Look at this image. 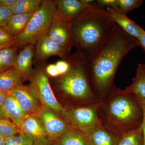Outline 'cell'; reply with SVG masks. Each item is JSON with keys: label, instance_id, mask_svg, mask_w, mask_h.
Segmentation results:
<instances>
[{"label": "cell", "instance_id": "obj_1", "mask_svg": "<svg viewBox=\"0 0 145 145\" xmlns=\"http://www.w3.org/2000/svg\"><path fill=\"white\" fill-rule=\"evenodd\" d=\"M139 46L136 39L118 26L110 39L89 62V75L91 85L99 100L106 98L114 86V76L125 56Z\"/></svg>", "mask_w": 145, "mask_h": 145}, {"label": "cell", "instance_id": "obj_2", "mask_svg": "<svg viewBox=\"0 0 145 145\" xmlns=\"http://www.w3.org/2000/svg\"><path fill=\"white\" fill-rule=\"evenodd\" d=\"M73 44L90 62L116 31L118 25L106 9L96 3L69 22Z\"/></svg>", "mask_w": 145, "mask_h": 145}, {"label": "cell", "instance_id": "obj_3", "mask_svg": "<svg viewBox=\"0 0 145 145\" xmlns=\"http://www.w3.org/2000/svg\"><path fill=\"white\" fill-rule=\"evenodd\" d=\"M99 114L101 124L120 137L140 127L143 117L142 109L135 97L115 86L100 100Z\"/></svg>", "mask_w": 145, "mask_h": 145}, {"label": "cell", "instance_id": "obj_4", "mask_svg": "<svg viewBox=\"0 0 145 145\" xmlns=\"http://www.w3.org/2000/svg\"><path fill=\"white\" fill-rule=\"evenodd\" d=\"M66 60L70 67L67 72L58 77L57 87L60 91L67 97L81 101L85 106L99 102L100 100L91 85L88 60L78 50Z\"/></svg>", "mask_w": 145, "mask_h": 145}, {"label": "cell", "instance_id": "obj_5", "mask_svg": "<svg viewBox=\"0 0 145 145\" xmlns=\"http://www.w3.org/2000/svg\"><path fill=\"white\" fill-rule=\"evenodd\" d=\"M55 12L54 1H42L23 32L15 39L10 46L18 50L29 45L35 46L40 39L48 33Z\"/></svg>", "mask_w": 145, "mask_h": 145}, {"label": "cell", "instance_id": "obj_6", "mask_svg": "<svg viewBox=\"0 0 145 145\" xmlns=\"http://www.w3.org/2000/svg\"><path fill=\"white\" fill-rule=\"evenodd\" d=\"M100 101L89 105L69 109L65 108L61 116L72 128L80 131L86 135L101 123L99 114Z\"/></svg>", "mask_w": 145, "mask_h": 145}, {"label": "cell", "instance_id": "obj_7", "mask_svg": "<svg viewBox=\"0 0 145 145\" xmlns=\"http://www.w3.org/2000/svg\"><path fill=\"white\" fill-rule=\"evenodd\" d=\"M30 79L29 87L43 106L51 109L58 115H61L65 108L54 96L45 69H38Z\"/></svg>", "mask_w": 145, "mask_h": 145}, {"label": "cell", "instance_id": "obj_8", "mask_svg": "<svg viewBox=\"0 0 145 145\" xmlns=\"http://www.w3.org/2000/svg\"><path fill=\"white\" fill-rule=\"evenodd\" d=\"M36 115L42 125L48 139L53 143L61 135L72 128L56 112L44 106L39 107Z\"/></svg>", "mask_w": 145, "mask_h": 145}, {"label": "cell", "instance_id": "obj_9", "mask_svg": "<svg viewBox=\"0 0 145 145\" xmlns=\"http://www.w3.org/2000/svg\"><path fill=\"white\" fill-rule=\"evenodd\" d=\"M34 63H42L52 56H57L64 60L70 57L71 49L55 43L47 34L39 40L35 44Z\"/></svg>", "mask_w": 145, "mask_h": 145}, {"label": "cell", "instance_id": "obj_10", "mask_svg": "<svg viewBox=\"0 0 145 145\" xmlns=\"http://www.w3.org/2000/svg\"><path fill=\"white\" fill-rule=\"evenodd\" d=\"M47 35L51 41L61 46L71 49L74 46L69 22L61 19L56 11Z\"/></svg>", "mask_w": 145, "mask_h": 145}, {"label": "cell", "instance_id": "obj_11", "mask_svg": "<svg viewBox=\"0 0 145 145\" xmlns=\"http://www.w3.org/2000/svg\"><path fill=\"white\" fill-rule=\"evenodd\" d=\"M18 102L22 110L26 115H36L40 106L39 100L29 86H22L8 92Z\"/></svg>", "mask_w": 145, "mask_h": 145}, {"label": "cell", "instance_id": "obj_12", "mask_svg": "<svg viewBox=\"0 0 145 145\" xmlns=\"http://www.w3.org/2000/svg\"><path fill=\"white\" fill-rule=\"evenodd\" d=\"M106 10L119 27L128 35L138 40L143 29L142 27L130 20L126 14L117 7L106 8Z\"/></svg>", "mask_w": 145, "mask_h": 145}, {"label": "cell", "instance_id": "obj_13", "mask_svg": "<svg viewBox=\"0 0 145 145\" xmlns=\"http://www.w3.org/2000/svg\"><path fill=\"white\" fill-rule=\"evenodd\" d=\"M54 5L59 17L68 22L74 20L88 7L81 0H56Z\"/></svg>", "mask_w": 145, "mask_h": 145}, {"label": "cell", "instance_id": "obj_14", "mask_svg": "<svg viewBox=\"0 0 145 145\" xmlns=\"http://www.w3.org/2000/svg\"><path fill=\"white\" fill-rule=\"evenodd\" d=\"M35 46H27L18 54L13 67L20 75L23 79L30 78L34 74L32 64L34 62Z\"/></svg>", "mask_w": 145, "mask_h": 145}, {"label": "cell", "instance_id": "obj_15", "mask_svg": "<svg viewBox=\"0 0 145 145\" xmlns=\"http://www.w3.org/2000/svg\"><path fill=\"white\" fill-rule=\"evenodd\" d=\"M0 114L9 119L20 131L26 116L16 99L8 93L4 103L0 108Z\"/></svg>", "mask_w": 145, "mask_h": 145}, {"label": "cell", "instance_id": "obj_16", "mask_svg": "<svg viewBox=\"0 0 145 145\" xmlns=\"http://www.w3.org/2000/svg\"><path fill=\"white\" fill-rule=\"evenodd\" d=\"M86 136L91 145H117L120 137L107 129L101 123Z\"/></svg>", "mask_w": 145, "mask_h": 145}, {"label": "cell", "instance_id": "obj_17", "mask_svg": "<svg viewBox=\"0 0 145 145\" xmlns=\"http://www.w3.org/2000/svg\"><path fill=\"white\" fill-rule=\"evenodd\" d=\"M125 90L132 94L140 105H145V72L141 64H138L132 84Z\"/></svg>", "mask_w": 145, "mask_h": 145}, {"label": "cell", "instance_id": "obj_18", "mask_svg": "<svg viewBox=\"0 0 145 145\" xmlns=\"http://www.w3.org/2000/svg\"><path fill=\"white\" fill-rule=\"evenodd\" d=\"M22 78L14 67L0 72V90L9 92L23 86Z\"/></svg>", "mask_w": 145, "mask_h": 145}, {"label": "cell", "instance_id": "obj_19", "mask_svg": "<svg viewBox=\"0 0 145 145\" xmlns=\"http://www.w3.org/2000/svg\"><path fill=\"white\" fill-rule=\"evenodd\" d=\"M34 13H22L13 15L5 28L11 36L16 39L23 32Z\"/></svg>", "mask_w": 145, "mask_h": 145}, {"label": "cell", "instance_id": "obj_20", "mask_svg": "<svg viewBox=\"0 0 145 145\" xmlns=\"http://www.w3.org/2000/svg\"><path fill=\"white\" fill-rule=\"evenodd\" d=\"M21 131L34 139L39 137L47 138L42 125L38 117L34 114L26 115L23 122Z\"/></svg>", "mask_w": 145, "mask_h": 145}, {"label": "cell", "instance_id": "obj_21", "mask_svg": "<svg viewBox=\"0 0 145 145\" xmlns=\"http://www.w3.org/2000/svg\"><path fill=\"white\" fill-rule=\"evenodd\" d=\"M53 144L54 145H91L84 133L73 128L61 135Z\"/></svg>", "mask_w": 145, "mask_h": 145}, {"label": "cell", "instance_id": "obj_22", "mask_svg": "<svg viewBox=\"0 0 145 145\" xmlns=\"http://www.w3.org/2000/svg\"><path fill=\"white\" fill-rule=\"evenodd\" d=\"M42 0H17L10 8L13 15L35 13L41 4Z\"/></svg>", "mask_w": 145, "mask_h": 145}, {"label": "cell", "instance_id": "obj_23", "mask_svg": "<svg viewBox=\"0 0 145 145\" xmlns=\"http://www.w3.org/2000/svg\"><path fill=\"white\" fill-rule=\"evenodd\" d=\"M17 50L11 46L0 49V72L13 67L18 57Z\"/></svg>", "mask_w": 145, "mask_h": 145}, {"label": "cell", "instance_id": "obj_24", "mask_svg": "<svg viewBox=\"0 0 145 145\" xmlns=\"http://www.w3.org/2000/svg\"><path fill=\"white\" fill-rule=\"evenodd\" d=\"M142 126L125 133L120 137L117 145H143Z\"/></svg>", "mask_w": 145, "mask_h": 145}, {"label": "cell", "instance_id": "obj_25", "mask_svg": "<svg viewBox=\"0 0 145 145\" xmlns=\"http://www.w3.org/2000/svg\"><path fill=\"white\" fill-rule=\"evenodd\" d=\"M21 132L9 119L0 114V136L5 138Z\"/></svg>", "mask_w": 145, "mask_h": 145}, {"label": "cell", "instance_id": "obj_26", "mask_svg": "<svg viewBox=\"0 0 145 145\" xmlns=\"http://www.w3.org/2000/svg\"><path fill=\"white\" fill-rule=\"evenodd\" d=\"M34 138L22 132L5 138V145H32Z\"/></svg>", "mask_w": 145, "mask_h": 145}, {"label": "cell", "instance_id": "obj_27", "mask_svg": "<svg viewBox=\"0 0 145 145\" xmlns=\"http://www.w3.org/2000/svg\"><path fill=\"white\" fill-rule=\"evenodd\" d=\"M143 2L142 0H117L116 7L127 14L131 10L139 7Z\"/></svg>", "mask_w": 145, "mask_h": 145}, {"label": "cell", "instance_id": "obj_28", "mask_svg": "<svg viewBox=\"0 0 145 145\" xmlns=\"http://www.w3.org/2000/svg\"><path fill=\"white\" fill-rule=\"evenodd\" d=\"M15 39L7 32L5 27H0V46H10Z\"/></svg>", "mask_w": 145, "mask_h": 145}, {"label": "cell", "instance_id": "obj_29", "mask_svg": "<svg viewBox=\"0 0 145 145\" xmlns=\"http://www.w3.org/2000/svg\"><path fill=\"white\" fill-rule=\"evenodd\" d=\"M13 15L10 8L0 6V27H5Z\"/></svg>", "mask_w": 145, "mask_h": 145}, {"label": "cell", "instance_id": "obj_30", "mask_svg": "<svg viewBox=\"0 0 145 145\" xmlns=\"http://www.w3.org/2000/svg\"><path fill=\"white\" fill-rule=\"evenodd\" d=\"M55 64L57 66L60 76L67 72L70 67V65L67 60L58 61Z\"/></svg>", "mask_w": 145, "mask_h": 145}, {"label": "cell", "instance_id": "obj_31", "mask_svg": "<svg viewBox=\"0 0 145 145\" xmlns=\"http://www.w3.org/2000/svg\"><path fill=\"white\" fill-rule=\"evenodd\" d=\"M45 71L48 76L57 77L60 76L58 69L55 64H50L48 65L45 68Z\"/></svg>", "mask_w": 145, "mask_h": 145}, {"label": "cell", "instance_id": "obj_32", "mask_svg": "<svg viewBox=\"0 0 145 145\" xmlns=\"http://www.w3.org/2000/svg\"><path fill=\"white\" fill-rule=\"evenodd\" d=\"M96 2L101 7L106 8L116 7L117 0H97Z\"/></svg>", "mask_w": 145, "mask_h": 145}, {"label": "cell", "instance_id": "obj_33", "mask_svg": "<svg viewBox=\"0 0 145 145\" xmlns=\"http://www.w3.org/2000/svg\"><path fill=\"white\" fill-rule=\"evenodd\" d=\"M32 145H54V144L47 138L39 137V138H34V142Z\"/></svg>", "mask_w": 145, "mask_h": 145}, {"label": "cell", "instance_id": "obj_34", "mask_svg": "<svg viewBox=\"0 0 145 145\" xmlns=\"http://www.w3.org/2000/svg\"><path fill=\"white\" fill-rule=\"evenodd\" d=\"M17 0H0V6L10 8L16 3Z\"/></svg>", "mask_w": 145, "mask_h": 145}, {"label": "cell", "instance_id": "obj_35", "mask_svg": "<svg viewBox=\"0 0 145 145\" xmlns=\"http://www.w3.org/2000/svg\"><path fill=\"white\" fill-rule=\"evenodd\" d=\"M140 106L142 109L143 114L142 122L141 125L142 130L143 140H144L143 145H145V105H140Z\"/></svg>", "mask_w": 145, "mask_h": 145}, {"label": "cell", "instance_id": "obj_36", "mask_svg": "<svg viewBox=\"0 0 145 145\" xmlns=\"http://www.w3.org/2000/svg\"><path fill=\"white\" fill-rule=\"evenodd\" d=\"M137 40L139 46L142 48L145 52V31L144 29L142 30L141 35Z\"/></svg>", "mask_w": 145, "mask_h": 145}, {"label": "cell", "instance_id": "obj_37", "mask_svg": "<svg viewBox=\"0 0 145 145\" xmlns=\"http://www.w3.org/2000/svg\"><path fill=\"white\" fill-rule=\"evenodd\" d=\"M8 95V92H4L0 90V108L4 103Z\"/></svg>", "mask_w": 145, "mask_h": 145}, {"label": "cell", "instance_id": "obj_38", "mask_svg": "<svg viewBox=\"0 0 145 145\" xmlns=\"http://www.w3.org/2000/svg\"><path fill=\"white\" fill-rule=\"evenodd\" d=\"M0 145H5L4 137L0 136Z\"/></svg>", "mask_w": 145, "mask_h": 145}, {"label": "cell", "instance_id": "obj_39", "mask_svg": "<svg viewBox=\"0 0 145 145\" xmlns=\"http://www.w3.org/2000/svg\"><path fill=\"white\" fill-rule=\"evenodd\" d=\"M142 67L143 69H144V71L145 72V64H142Z\"/></svg>", "mask_w": 145, "mask_h": 145}, {"label": "cell", "instance_id": "obj_40", "mask_svg": "<svg viewBox=\"0 0 145 145\" xmlns=\"http://www.w3.org/2000/svg\"><path fill=\"white\" fill-rule=\"evenodd\" d=\"M8 47V46H7ZM6 47L5 46H0V49H1V48H3Z\"/></svg>", "mask_w": 145, "mask_h": 145}, {"label": "cell", "instance_id": "obj_41", "mask_svg": "<svg viewBox=\"0 0 145 145\" xmlns=\"http://www.w3.org/2000/svg\"></svg>", "mask_w": 145, "mask_h": 145}]
</instances>
